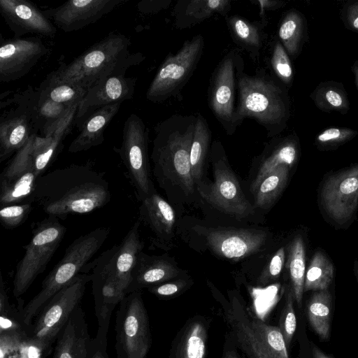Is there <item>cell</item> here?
Segmentation results:
<instances>
[{"label": "cell", "mask_w": 358, "mask_h": 358, "mask_svg": "<svg viewBox=\"0 0 358 358\" xmlns=\"http://www.w3.org/2000/svg\"><path fill=\"white\" fill-rule=\"evenodd\" d=\"M36 135L14 154L0 175L1 206L19 204L28 199L31 201L38 178L32 157Z\"/></svg>", "instance_id": "9a60e30c"}, {"label": "cell", "mask_w": 358, "mask_h": 358, "mask_svg": "<svg viewBox=\"0 0 358 358\" xmlns=\"http://www.w3.org/2000/svg\"><path fill=\"white\" fill-rule=\"evenodd\" d=\"M111 194L103 173L87 165L71 164L41 176L31 199L48 216L65 220L108 204Z\"/></svg>", "instance_id": "6da1fadb"}, {"label": "cell", "mask_w": 358, "mask_h": 358, "mask_svg": "<svg viewBox=\"0 0 358 358\" xmlns=\"http://www.w3.org/2000/svg\"><path fill=\"white\" fill-rule=\"evenodd\" d=\"M92 341L80 305L59 334L51 358H91Z\"/></svg>", "instance_id": "7402d4cb"}, {"label": "cell", "mask_w": 358, "mask_h": 358, "mask_svg": "<svg viewBox=\"0 0 358 358\" xmlns=\"http://www.w3.org/2000/svg\"><path fill=\"white\" fill-rule=\"evenodd\" d=\"M211 138L212 132L206 119L199 113L196 115L190 151L192 174L195 182L201 178L203 173Z\"/></svg>", "instance_id": "d6a6232c"}, {"label": "cell", "mask_w": 358, "mask_h": 358, "mask_svg": "<svg viewBox=\"0 0 358 358\" xmlns=\"http://www.w3.org/2000/svg\"><path fill=\"white\" fill-rule=\"evenodd\" d=\"M354 271H355V276H356V278H357V280L358 282V262L357 261H355V262Z\"/></svg>", "instance_id": "f5cc1de1"}, {"label": "cell", "mask_w": 358, "mask_h": 358, "mask_svg": "<svg viewBox=\"0 0 358 358\" xmlns=\"http://www.w3.org/2000/svg\"><path fill=\"white\" fill-rule=\"evenodd\" d=\"M327 101L334 107H338L342 104V98L341 95L334 90H329L326 93Z\"/></svg>", "instance_id": "f907efd6"}, {"label": "cell", "mask_w": 358, "mask_h": 358, "mask_svg": "<svg viewBox=\"0 0 358 358\" xmlns=\"http://www.w3.org/2000/svg\"><path fill=\"white\" fill-rule=\"evenodd\" d=\"M196 116L173 115L155 127L152 159L155 173L162 184L178 185L185 193L194 192L190 151Z\"/></svg>", "instance_id": "3957f363"}, {"label": "cell", "mask_w": 358, "mask_h": 358, "mask_svg": "<svg viewBox=\"0 0 358 358\" xmlns=\"http://www.w3.org/2000/svg\"><path fill=\"white\" fill-rule=\"evenodd\" d=\"M141 201L155 192L148 160V130L143 120L131 113L125 120L117 150Z\"/></svg>", "instance_id": "7c38bea8"}, {"label": "cell", "mask_w": 358, "mask_h": 358, "mask_svg": "<svg viewBox=\"0 0 358 358\" xmlns=\"http://www.w3.org/2000/svg\"><path fill=\"white\" fill-rule=\"evenodd\" d=\"M0 13L6 24L21 38L27 34L54 37L57 29L34 3L27 0H0Z\"/></svg>", "instance_id": "44dd1931"}, {"label": "cell", "mask_w": 358, "mask_h": 358, "mask_svg": "<svg viewBox=\"0 0 358 358\" xmlns=\"http://www.w3.org/2000/svg\"><path fill=\"white\" fill-rule=\"evenodd\" d=\"M214 143L218 155L214 157L213 162L214 181L200 189V194L205 200L222 212L238 219L245 217L252 213L253 208L228 165L220 142Z\"/></svg>", "instance_id": "5bb4252c"}, {"label": "cell", "mask_w": 358, "mask_h": 358, "mask_svg": "<svg viewBox=\"0 0 358 358\" xmlns=\"http://www.w3.org/2000/svg\"><path fill=\"white\" fill-rule=\"evenodd\" d=\"M253 3H257L260 8V15L262 17V24L264 26L266 25V12L269 10H275L279 8L282 5V2L276 1H268V0H257L253 1Z\"/></svg>", "instance_id": "7dc6e473"}, {"label": "cell", "mask_w": 358, "mask_h": 358, "mask_svg": "<svg viewBox=\"0 0 358 358\" xmlns=\"http://www.w3.org/2000/svg\"><path fill=\"white\" fill-rule=\"evenodd\" d=\"M237 85L239 101L236 113L239 124L245 118H251L264 127L268 137L278 134L287 117L286 99L278 84L264 70L248 75L243 66Z\"/></svg>", "instance_id": "277c9868"}, {"label": "cell", "mask_w": 358, "mask_h": 358, "mask_svg": "<svg viewBox=\"0 0 358 358\" xmlns=\"http://www.w3.org/2000/svg\"><path fill=\"white\" fill-rule=\"evenodd\" d=\"M125 0H70L45 10L44 15L64 32L80 30L95 23Z\"/></svg>", "instance_id": "ac0fdd59"}, {"label": "cell", "mask_w": 358, "mask_h": 358, "mask_svg": "<svg viewBox=\"0 0 358 358\" xmlns=\"http://www.w3.org/2000/svg\"><path fill=\"white\" fill-rule=\"evenodd\" d=\"M38 90L29 87L16 93L1 108L13 105L0 117V162H2L22 148L30 137L41 131L38 114Z\"/></svg>", "instance_id": "ba28073f"}, {"label": "cell", "mask_w": 358, "mask_h": 358, "mask_svg": "<svg viewBox=\"0 0 358 358\" xmlns=\"http://www.w3.org/2000/svg\"><path fill=\"white\" fill-rule=\"evenodd\" d=\"M225 358H237L234 353H228Z\"/></svg>", "instance_id": "db71d44e"}, {"label": "cell", "mask_w": 358, "mask_h": 358, "mask_svg": "<svg viewBox=\"0 0 358 358\" xmlns=\"http://www.w3.org/2000/svg\"><path fill=\"white\" fill-rule=\"evenodd\" d=\"M71 106L55 102L42 95L38 90L37 108L41 127V134L45 129L62 118Z\"/></svg>", "instance_id": "ab89813d"}, {"label": "cell", "mask_w": 358, "mask_h": 358, "mask_svg": "<svg viewBox=\"0 0 358 358\" xmlns=\"http://www.w3.org/2000/svg\"><path fill=\"white\" fill-rule=\"evenodd\" d=\"M48 50L37 36L1 39L0 81L8 83L26 74Z\"/></svg>", "instance_id": "2e32d148"}, {"label": "cell", "mask_w": 358, "mask_h": 358, "mask_svg": "<svg viewBox=\"0 0 358 358\" xmlns=\"http://www.w3.org/2000/svg\"><path fill=\"white\" fill-rule=\"evenodd\" d=\"M226 22L233 41L247 51L253 61H258L263 46L261 22H250L238 15L227 16Z\"/></svg>", "instance_id": "83f0119b"}, {"label": "cell", "mask_w": 358, "mask_h": 358, "mask_svg": "<svg viewBox=\"0 0 358 358\" xmlns=\"http://www.w3.org/2000/svg\"><path fill=\"white\" fill-rule=\"evenodd\" d=\"M271 64L276 76L285 83H289L292 78V68L285 48L278 41L273 45Z\"/></svg>", "instance_id": "7bdbcfd3"}, {"label": "cell", "mask_w": 358, "mask_h": 358, "mask_svg": "<svg viewBox=\"0 0 358 358\" xmlns=\"http://www.w3.org/2000/svg\"><path fill=\"white\" fill-rule=\"evenodd\" d=\"M333 278V264L325 255L317 251L313 257L306 271L303 292L328 289Z\"/></svg>", "instance_id": "d590c367"}, {"label": "cell", "mask_w": 358, "mask_h": 358, "mask_svg": "<svg viewBox=\"0 0 358 358\" xmlns=\"http://www.w3.org/2000/svg\"><path fill=\"white\" fill-rule=\"evenodd\" d=\"M109 233L108 228L97 227L78 237L66 249L63 257L42 282L40 292L25 306L19 308L27 333L45 304L82 273L101 248Z\"/></svg>", "instance_id": "5b68a950"}, {"label": "cell", "mask_w": 358, "mask_h": 358, "mask_svg": "<svg viewBox=\"0 0 358 358\" xmlns=\"http://www.w3.org/2000/svg\"><path fill=\"white\" fill-rule=\"evenodd\" d=\"M294 294L292 287H289L286 301L280 318L279 328L282 332L288 349L290 346L296 327V318L294 310Z\"/></svg>", "instance_id": "b9f144b4"}, {"label": "cell", "mask_w": 358, "mask_h": 358, "mask_svg": "<svg viewBox=\"0 0 358 358\" xmlns=\"http://www.w3.org/2000/svg\"><path fill=\"white\" fill-rule=\"evenodd\" d=\"M321 202L329 216L344 223L358 206V166L328 178L321 190Z\"/></svg>", "instance_id": "e0dca14e"}, {"label": "cell", "mask_w": 358, "mask_h": 358, "mask_svg": "<svg viewBox=\"0 0 358 358\" xmlns=\"http://www.w3.org/2000/svg\"><path fill=\"white\" fill-rule=\"evenodd\" d=\"M92 273H81L55 294L42 308L27 333L26 341L44 357L50 354L52 345L80 305Z\"/></svg>", "instance_id": "8992f818"}, {"label": "cell", "mask_w": 358, "mask_h": 358, "mask_svg": "<svg viewBox=\"0 0 358 358\" xmlns=\"http://www.w3.org/2000/svg\"><path fill=\"white\" fill-rule=\"evenodd\" d=\"M289 168L281 166L262 180L254 192L257 207L267 208L277 199L287 184Z\"/></svg>", "instance_id": "e575fe53"}, {"label": "cell", "mask_w": 358, "mask_h": 358, "mask_svg": "<svg viewBox=\"0 0 358 358\" xmlns=\"http://www.w3.org/2000/svg\"><path fill=\"white\" fill-rule=\"evenodd\" d=\"M178 273L177 268L167 259L149 256L141 252L131 272L127 294L162 284L174 278Z\"/></svg>", "instance_id": "cb8c5ba5"}, {"label": "cell", "mask_w": 358, "mask_h": 358, "mask_svg": "<svg viewBox=\"0 0 358 358\" xmlns=\"http://www.w3.org/2000/svg\"><path fill=\"white\" fill-rule=\"evenodd\" d=\"M203 48V37L197 34L185 40L176 54L169 52L148 88L147 99L160 103L179 96L196 69Z\"/></svg>", "instance_id": "9c48e42d"}, {"label": "cell", "mask_w": 358, "mask_h": 358, "mask_svg": "<svg viewBox=\"0 0 358 358\" xmlns=\"http://www.w3.org/2000/svg\"><path fill=\"white\" fill-rule=\"evenodd\" d=\"M136 78L125 73L110 76L90 89L78 107L74 124L80 129L95 110L103 106L130 99L135 92Z\"/></svg>", "instance_id": "d6986e66"}, {"label": "cell", "mask_w": 358, "mask_h": 358, "mask_svg": "<svg viewBox=\"0 0 358 358\" xmlns=\"http://www.w3.org/2000/svg\"><path fill=\"white\" fill-rule=\"evenodd\" d=\"M38 90L50 99L69 106L80 103L87 92L70 84L51 83L47 80L41 83Z\"/></svg>", "instance_id": "f35d334b"}, {"label": "cell", "mask_w": 358, "mask_h": 358, "mask_svg": "<svg viewBox=\"0 0 358 358\" xmlns=\"http://www.w3.org/2000/svg\"><path fill=\"white\" fill-rule=\"evenodd\" d=\"M31 201L22 204L1 206L0 222L6 229H14L22 224L28 217L32 209Z\"/></svg>", "instance_id": "60d3db41"}, {"label": "cell", "mask_w": 358, "mask_h": 358, "mask_svg": "<svg viewBox=\"0 0 358 358\" xmlns=\"http://www.w3.org/2000/svg\"><path fill=\"white\" fill-rule=\"evenodd\" d=\"M121 102L110 104L95 110L85 121L80 131L69 147V152L76 153L87 150L101 144L103 131L115 115L118 113Z\"/></svg>", "instance_id": "4316f807"}, {"label": "cell", "mask_w": 358, "mask_h": 358, "mask_svg": "<svg viewBox=\"0 0 358 358\" xmlns=\"http://www.w3.org/2000/svg\"><path fill=\"white\" fill-rule=\"evenodd\" d=\"M248 318L257 338L275 358H289L285 339L279 327L268 325L250 314Z\"/></svg>", "instance_id": "8d00e7d4"}, {"label": "cell", "mask_w": 358, "mask_h": 358, "mask_svg": "<svg viewBox=\"0 0 358 358\" xmlns=\"http://www.w3.org/2000/svg\"><path fill=\"white\" fill-rule=\"evenodd\" d=\"M297 149L294 142L282 141L273 147L272 150L264 157L259 164L256 178L252 182L251 189L254 192L262 180L281 166L291 167L296 162Z\"/></svg>", "instance_id": "1f68e13d"}, {"label": "cell", "mask_w": 358, "mask_h": 358, "mask_svg": "<svg viewBox=\"0 0 358 358\" xmlns=\"http://www.w3.org/2000/svg\"><path fill=\"white\" fill-rule=\"evenodd\" d=\"M230 0H180L173 8L174 24L184 29L192 27L217 14L227 17Z\"/></svg>", "instance_id": "484cf974"}, {"label": "cell", "mask_w": 358, "mask_h": 358, "mask_svg": "<svg viewBox=\"0 0 358 358\" xmlns=\"http://www.w3.org/2000/svg\"><path fill=\"white\" fill-rule=\"evenodd\" d=\"M183 286V282L162 283L149 287V291L159 296H169L179 292Z\"/></svg>", "instance_id": "bcb514c9"}, {"label": "cell", "mask_w": 358, "mask_h": 358, "mask_svg": "<svg viewBox=\"0 0 358 358\" xmlns=\"http://www.w3.org/2000/svg\"><path fill=\"white\" fill-rule=\"evenodd\" d=\"M299 20L296 15L290 13L280 24L278 36L286 49L292 52L296 47L299 31Z\"/></svg>", "instance_id": "ee69618b"}, {"label": "cell", "mask_w": 358, "mask_h": 358, "mask_svg": "<svg viewBox=\"0 0 358 358\" xmlns=\"http://www.w3.org/2000/svg\"><path fill=\"white\" fill-rule=\"evenodd\" d=\"M130 45L129 38L124 35L110 33L70 63L62 64L45 80L88 91L110 76L125 73L130 66L143 59L141 53L129 52Z\"/></svg>", "instance_id": "7a4b0ae2"}, {"label": "cell", "mask_w": 358, "mask_h": 358, "mask_svg": "<svg viewBox=\"0 0 358 358\" xmlns=\"http://www.w3.org/2000/svg\"><path fill=\"white\" fill-rule=\"evenodd\" d=\"M243 66V57L236 50H232L218 63L209 83L208 106L228 135L234 134L240 125L236 118L235 95L238 73Z\"/></svg>", "instance_id": "8fae6325"}, {"label": "cell", "mask_w": 358, "mask_h": 358, "mask_svg": "<svg viewBox=\"0 0 358 358\" xmlns=\"http://www.w3.org/2000/svg\"><path fill=\"white\" fill-rule=\"evenodd\" d=\"M341 136L342 134L338 129L331 128L320 134L317 139L320 142L326 143L339 139Z\"/></svg>", "instance_id": "681fc988"}, {"label": "cell", "mask_w": 358, "mask_h": 358, "mask_svg": "<svg viewBox=\"0 0 358 358\" xmlns=\"http://www.w3.org/2000/svg\"><path fill=\"white\" fill-rule=\"evenodd\" d=\"M353 26L355 28L358 29V17L354 20Z\"/></svg>", "instance_id": "11a10c76"}, {"label": "cell", "mask_w": 358, "mask_h": 358, "mask_svg": "<svg viewBox=\"0 0 358 358\" xmlns=\"http://www.w3.org/2000/svg\"><path fill=\"white\" fill-rule=\"evenodd\" d=\"M286 266L289 270L294 300L301 308L306 275L305 247L301 236H296L289 245Z\"/></svg>", "instance_id": "836d02e7"}, {"label": "cell", "mask_w": 358, "mask_h": 358, "mask_svg": "<svg viewBox=\"0 0 358 358\" xmlns=\"http://www.w3.org/2000/svg\"><path fill=\"white\" fill-rule=\"evenodd\" d=\"M118 305L115 327L117 358H145L152 341L141 292L127 294Z\"/></svg>", "instance_id": "30bf717a"}, {"label": "cell", "mask_w": 358, "mask_h": 358, "mask_svg": "<svg viewBox=\"0 0 358 358\" xmlns=\"http://www.w3.org/2000/svg\"><path fill=\"white\" fill-rule=\"evenodd\" d=\"M117 248V245H115L105 250L82 271V273L92 271V294L98 324L96 338L104 341H107L112 313L126 296L120 290L113 272L112 262Z\"/></svg>", "instance_id": "4fadbf2b"}, {"label": "cell", "mask_w": 358, "mask_h": 358, "mask_svg": "<svg viewBox=\"0 0 358 358\" xmlns=\"http://www.w3.org/2000/svg\"><path fill=\"white\" fill-rule=\"evenodd\" d=\"M91 358H109L107 352V341L94 338Z\"/></svg>", "instance_id": "c3c4849f"}, {"label": "cell", "mask_w": 358, "mask_h": 358, "mask_svg": "<svg viewBox=\"0 0 358 358\" xmlns=\"http://www.w3.org/2000/svg\"><path fill=\"white\" fill-rule=\"evenodd\" d=\"M206 329L201 321L191 322L185 330L178 345L177 358H204Z\"/></svg>", "instance_id": "74e56055"}, {"label": "cell", "mask_w": 358, "mask_h": 358, "mask_svg": "<svg viewBox=\"0 0 358 358\" xmlns=\"http://www.w3.org/2000/svg\"><path fill=\"white\" fill-rule=\"evenodd\" d=\"M140 222H136L128 231L113 256V272L120 290L127 295L131 274L137 257L143 248L139 234Z\"/></svg>", "instance_id": "d4e9b609"}, {"label": "cell", "mask_w": 358, "mask_h": 358, "mask_svg": "<svg viewBox=\"0 0 358 358\" xmlns=\"http://www.w3.org/2000/svg\"><path fill=\"white\" fill-rule=\"evenodd\" d=\"M66 231V227L53 216L36 223L29 242L24 246V255L16 266L13 289L15 297L24 294L45 270Z\"/></svg>", "instance_id": "52a82bcc"}, {"label": "cell", "mask_w": 358, "mask_h": 358, "mask_svg": "<svg viewBox=\"0 0 358 358\" xmlns=\"http://www.w3.org/2000/svg\"><path fill=\"white\" fill-rule=\"evenodd\" d=\"M311 350L313 358H332L323 352L315 344L311 343Z\"/></svg>", "instance_id": "816d5d0a"}, {"label": "cell", "mask_w": 358, "mask_h": 358, "mask_svg": "<svg viewBox=\"0 0 358 358\" xmlns=\"http://www.w3.org/2000/svg\"><path fill=\"white\" fill-rule=\"evenodd\" d=\"M285 250L280 248L271 257L258 280L259 285H266L277 279L284 266Z\"/></svg>", "instance_id": "f6af8a7d"}, {"label": "cell", "mask_w": 358, "mask_h": 358, "mask_svg": "<svg viewBox=\"0 0 358 358\" xmlns=\"http://www.w3.org/2000/svg\"><path fill=\"white\" fill-rule=\"evenodd\" d=\"M266 231L254 229H214L206 234L214 253L229 259H241L258 252L265 244Z\"/></svg>", "instance_id": "ffe728a7"}, {"label": "cell", "mask_w": 358, "mask_h": 358, "mask_svg": "<svg viewBox=\"0 0 358 358\" xmlns=\"http://www.w3.org/2000/svg\"><path fill=\"white\" fill-rule=\"evenodd\" d=\"M227 318L238 348L247 358H275L256 336L245 310L237 308L228 310Z\"/></svg>", "instance_id": "f1b7e54d"}, {"label": "cell", "mask_w": 358, "mask_h": 358, "mask_svg": "<svg viewBox=\"0 0 358 358\" xmlns=\"http://www.w3.org/2000/svg\"><path fill=\"white\" fill-rule=\"evenodd\" d=\"M332 300L328 289L316 291L306 303L308 320L313 330L323 341L330 336Z\"/></svg>", "instance_id": "4dcf8cb0"}, {"label": "cell", "mask_w": 358, "mask_h": 358, "mask_svg": "<svg viewBox=\"0 0 358 358\" xmlns=\"http://www.w3.org/2000/svg\"><path fill=\"white\" fill-rule=\"evenodd\" d=\"M139 209L142 220L149 224L158 236L171 234L176 215L171 206L155 192L141 200Z\"/></svg>", "instance_id": "f546056e"}, {"label": "cell", "mask_w": 358, "mask_h": 358, "mask_svg": "<svg viewBox=\"0 0 358 358\" xmlns=\"http://www.w3.org/2000/svg\"><path fill=\"white\" fill-rule=\"evenodd\" d=\"M80 103L72 106L59 120L43 130L41 136L36 135L32 148V157L37 176L44 174L55 159L65 137L75 122Z\"/></svg>", "instance_id": "603a6c76"}]
</instances>
